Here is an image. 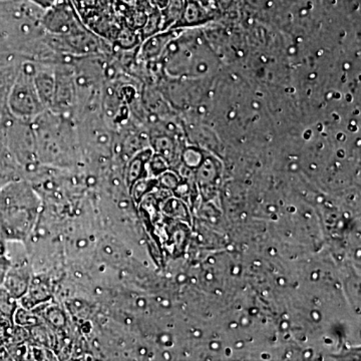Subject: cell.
Returning <instances> with one entry per match:
<instances>
[{
	"instance_id": "6da1fadb",
	"label": "cell",
	"mask_w": 361,
	"mask_h": 361,
	"mask_svg": "<svg viewBox=\"0 0 361 361\" xmlns=\"http://www.w3.org/2000/svg\"><path fill=\"white\" fill-rule=\"evenodd\" d=\"M30 125L40 165L63 170L78 165L82 156L77 123L71 116L45 110Z\"/></svg>"
},
{
	"instance_id": "7a4b0ae2",
	"label": "cell",
	"mask_w": 361,
	"mask_h": 361,
	"mask_svg": "<svg viewBox=\"0 0 361 361\" xmlns=\"http://www.w3.org/2000/svg\"><path fill=\"white\" fill-rule=\"evenodd\" d=\"M44 211V201L30 180L18 178L0 189V233L6 242L25 243Z\"/></svg>"
},
{
	"instance_id": "3957f363",
	"label": "cell",
	"mask_w": 361,
	"mask_h": 361,
	"mask_svg": "<svg viewBox=\"0 0 361 361\" xmlns=\"http://www.w3.org/2000/svg\"><path fill=\"white\" fill-rule=\"evenodd\" d=\"M35 61L25 59L6 97V110L9 115L26 123L33 122L47 110L35 89Z\"/></svg>"
},
{
	"instance_id": "277c9868",
	"label": "cell",
	"mask_w": 361,
	"mask_h": 361,
	"mask_svg": "<svg viewBox=\"0 0 361 361\" xmlns=\"http://www.w3.org/2000/svg\"><path fill=\"white\" fill-rule=\"evenodd\" d=\"M54 77H56V85H54V99L49 110L73 118L77 89H75V70H73V63H66L65 61L61 63H56L54 66Z\"/></svg>"
},
{
	"instance_id": "5b68a950",
	"label": "cell",
	"mask_w": 361,
	"mask_h": 361,
	"mask_svg": "<svg viewBox=\"0 0 361 361\" xmlns=\"http://www.w3.org/2000/svg\"><path fill=\"white\" fill-rule=\"evenodd\" d=\"M183 30H184L180 28H171L151 35L148 39L142 40L140 44L137 56L145 63H154L158 61L165 54L169 44L173 40L179 39Z\"/></svg>"
},
{
	"instance_id": "8992f818",
	"label": "cell",
	"mask_w": 361,
	"mask_h": 361,
	"mask_svg": "<svg viewBox=\"0 0 361 361\" xmlns=\"http://www.w3.org/2000/svg\"><path fill=\"white\" fill-rule=\"evenodd\" d=\"M218 11L219 9L215 7L204 6L199 0H184V7H183L180 20L172 28L185 30V28L206 25L215 20Z\"/></svg>"
},
{
	"instance_id": "52a82bcc",
	"label": "cell",
	"mask_w": 361,
	"mask_h": 361,
	"mask_svg": "<svg viewBox=\"0 0 361 361\" xmlns=\"http://www.w3.org/2000/svg\"><path fill=\"white\" fill-rule=\"evenodd\" d=\"M51 297V282L49 277L44 276L42 273L40 274L33 273L27 291L18 300V304L26 310H35L42 304L49 302Z\"/></svg>"
},
{
	"instance_id": "ba28073f",
	"label": "cell",
	"mask_w": 361,
	"mask_h": 361,
	"mask_svg": "<svg viewBox=\"0 0 361 361\" xmlns=\"http://www.w3.org/2000/svg\"><path fill=\"white\" fill-rule=\"evenodd\" d=\"M153 149H144L135 153V155L130 157L126 165L125 184L128 189L134 186L137 180L144 179L148 176V163L152 155H153Z\"/></svg>"
},
{
	"instance_id": "9c48e42d",
	"label": "cell",
	"mask_w": 361,
	"mask_h": 361,
	"mask_svg": "<svg viewBox=\"0 0 361 361\" xmlns=\"http://www.w3.org/2000/svg\"><path fill=\"white\" fill-rule=\"evenodd\" d=\"M196 180L201 189H212L221 175V164L212 156H204L200 165L196 168Z\"/></svg>"
},
{
	"instance_id": "30bf717a",
	"label": "cell",
	"mask_w": 361,
	"mask_h": 361,
	"mask_svg": "<svg viewBox=\"0 0 361 361\" xmlns=\"http://www.w3.org/2000/svg\"><path fill=\"white\" fill-rule=\"evenodd\" d=\"M154 153L159 154L166 159L170 165L171 161H174L176 153H177V144L174 137L171 135L161 134L157 135L152 139Z\"/></svg>"
},
{
	"instance_id": "8fae6325",
	"label": "cell",
	"mask_w": 361,
	"mask_h": 361,
	"mask_svg": "<svg viewBox=\"0 0 361 361\" xmlns=\"http://www.w3.org/2000/svg\"><path fill=\"white\" fill-rule=\"evenodd\" d=\"M184 7V0H168L164 8L160 9L161 16V32L171 30L180 20Z\"/></svg>"
},
{
	"instance_id": "7c38bea8",
	"label": "cell",
	"mask_w": 361,
	"mask_h": 361,
	"mask_svg": "<svg viewBox=\"0 0 361 361\" xmlns=\"http://www.w3.org/2000/svg\"><path fill=\"white\" fill-rule=\"evenodd\" d=\"M18 300L14 298L4 286H0V314L6 319L11 320L16 310H18Z\"/></svg>"
},
{
	"instance_id": "4fadbf2b",
	"label": "cell",
	"mask_w": 361,
	"mask_h": 361,
	"mask_svg": "<svg viewBox=\"0 0 361 361\" xmlns=\"http://www.w3.org/2000/svg\"><path fill=\"white\" fill-rule=\"evenodd\" d=\"M203 158L204 155L200 149L194 148V147L185 149L184 152H183L182 161H184L186 167L189 169H196L198 167Z\"/></svg>"
},
{
	"instance_id": "5bb4252c",
	"label": "cell",
	"mask_w": 361,
	"mask_h": 361,
	"mask_svg": "<svg viewBox=\"0 0 361 361\" xmlns=\"http://www.w3.org/2000/svg\"><path fill=\"white\" fill-rule=\"evenodd\" d=\"M167 170H169V163L166 159L159 154L153 153L148 163V171L156 177H159Z\"/></svg>"
},
{
	"instance_id": "9a60e30c",
	"label": "cell",
	"mask_w": 361,
	"mask_h": 361,
	"mask_svg": "<svg viewBox=\"0 0 361 361\" xmlns=\"http://www.w3.org/2000/svg\"><path fill=\"white\" fill-rule=\"evenodd\" d=\"M180 178L172 171H166L163 174L159 176L158 184L166 189L175 190L180 184Z\"/></svg>"
},
{
	"instance_id": "2e32d148",
	"label": "cell",
	"mask_w": 361,
	"mask_h": 361,
	"mask_svg": "<svg viewBox=\"0 0 361 361\" xmlns=\"http://www.w3.org/2000/svg\"><path fill=\"white\" fill-rule=\"evenodd\" d=\"M11 260L7 255L0 256V286L4 284V278H6L7 270L11 267Z\"/></svg>"
},
{
	"instance_id": "e0dca14e",
	"label": "cell",
	"mask_w": 361,
	"mask_h": 361,
	"mask_svg": "<svg viewBox=\"0 0 361 361\" xmlns=\"http://www.w3.org/2000/svg\"><path fill=\"white\" fill-rule=\"evenodd\" d=\"M213 1L217 8L221 11V9H226L231 6L233 0H213Z\"/></svg>"
},
{
	"instance_id": "ac0fdd59",
	"label": "cell",
	"mask_w": 361,
	"mask_h": 361,
	"mask_svg": "<svg viewBox=\"0 0 361 361\" xmlns=\"http://www.w3.org/2000/svg\"><path fill=\"white\" fill-rule=\"evenodd\" d=\"M6 254V241L2 238L1 233H0V256Z\"/></svg>"
},
{
	"instance_id": "d6986e66",
	"label": "cell",
	"mask_w": 361,
	"mask_h": 361,
	"mask_svg": "<svg viewBox=\"0 0 361 361\" xmlns=\"http://www.w3.org/2000/svg\"><path fill=\"white\" fill-rule=\"evenodd\" d=\"M199 1H200L201 4H203L204 6H205L215 7V8H217V6H215V4H214L213 0H199Z\"/></svg>"
},
{
	"instance_id": "ffe728a7",
	"label": "cell",
	"mask_w": 361,
	"mask_h": 361,
	"mask_svg": "<svg viewBox=\"0 0 361 361\" xmlns=\"http://www.w3.org/2000/svg\"><path fill=\"white\" fill-rule=\"evenodd\" d=\"M2 318H4V317H2L1 314H0V319H2Z\"/></svg>"
}]
</instances>
